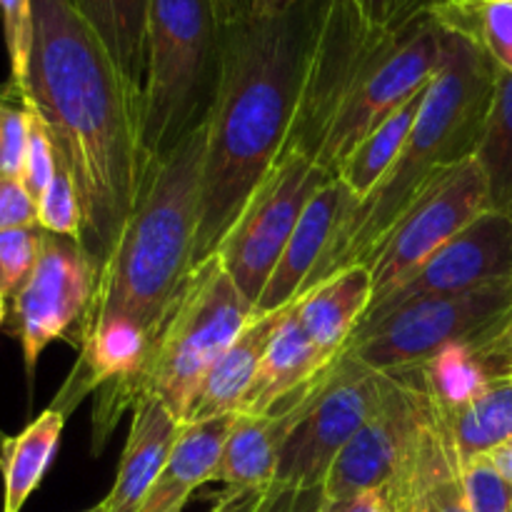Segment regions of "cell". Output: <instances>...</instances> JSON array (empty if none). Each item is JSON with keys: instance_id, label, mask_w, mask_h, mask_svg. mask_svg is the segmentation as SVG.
<instances>
[{"instance_id": "obj_1", "label": "cell", "mask_w": 512, "mask_h": 512, "mask_svg": "<svg viewBox=\"0 0 512 512\" xmlns=\"http://www.w3.org/2000/svg\"><path fill=\"white\" fill-rule=\"evenodd\" d=\"M23 98L45 120L83 210V248L103 268L153 165L140 98L70 0H33Z\"/></svg>"}, {"instance_id": "obj_2", "label": "cell", "mask_w": 512, "mask_h": 512, "mask_svg": "<svg viewBox=\"0 0 512 512\" xmlns=\"http://www.w3.org/2000/svg\"><path fill=\"white\" fill-rule=\"evenodd\" d=\"M323 5L310 0L290 13L248 15L223 28L218 83L205 115L195 265L218 250L283 153Z\"/></svg>"}, {"instance_id": "obj_3", "label": "cell", "mask_w": 512, "mask_h": 512, "mask_svg": "<svg viewBox=\"0 0 512 512\" xmlns=\"http://www.w3.org/2000/svg\"><path fill=\"white\" fill-rule=\"evenodd\" d=\"M498 70L495 60L475 40L443 28L440 65L430 80L408 143L378 188L355 203L305 290L345 265H365L380 238L440 173L473 158L488 118Z\"/></svg>"}, {"instance_id": "obj_4", "label": "cell", "mask_w": 512, "mask_h": 512, "mask_svg": "<svg viewBox=\"0 0 512 512\" xmlns=\"http://www.w3.org/2000/svg\"><path fill=\"white\" fill-rule=\"evenodd\" d=\"M203 153L205 118L153 160L133 213L98 270L78 338L98 320L125 318L158 340L195 268Z\"/></svg>"}, {"instance_id": "obj_5", "label": "cell", "mask_w": 512, "mask_h": 512, "mask_svg": "<svg viewBox=\"0 0 512 512\" xmlns=\"http://www.w3.org/2000/svg\"><path fill=\"white\" fill-rule=\"evenodd\" d=\"M220 45L223 28L210 0H150L140 95L150 160L205 118L218 83Z\"/></svg>"}, {"instance_id": "obj_6", "label": "cell", "mask_w": 512, "mask_h": 512, "mask_svg": "<svg viewBox=\"0 0 512 512\" xmlns=\"http://www.w3.org/2000/svg\"><path fill=\"white\" fill-rule=\"evenodd\" d=\"M255 315L218 255L200 260L185 280L153 345L143 398H158L180 423L193 408L205 375Z\"/></svg>"}, {"instance_id": "obj_7", "label": "cell", "mask_w": 512, "mask_h": 512, "mask_svg": "<svg viewBox=\"0 0 512 512\" xmlns=\"http://www.w3.org/2000/svg\"><path fill=\"white\" fill-rule=\"evenodd\" d=\"M512 313V280L480 285L443 298H420L360 323L345 353L378 373H398L448 345L488 343Z\"/></svg>"}, {"instance_id": "obj_8", "label": "cell", "mask_w": 512, "mask_h": 512, "mask_svg": "<svg viewBox=\"0 0 512 512\" xmlns=\"http://www.w3.org/2000/svg\"><path fill=\"white\" fill-rule=\"evenodd\" d=\"M440 50L443 28L433 13L418 15L400 28H380L315 165L338 178L340 165L360 140L433 80Z\"/></svg>"}, {"instance_id": "obj_9", "label": "cell", "mask_w": 512, "mask_h": 512, "mask_svg": "<svg viewBox=\"0 0 512 512\" xmlns=\"http://www.w3.org/2000/svg\"><path fill=\"white\" fill-rule=\"evenodd\" d=\"M385 373L343 353L315 383L280 453L275 488H323L340 450L373 418L385 395Z\"/></svg>"}, {"instance_id": "obj_10", "label": "cell", "mask_w": 512, "mask_h": 512, "mask_svg": "<svg viewBox=\"0 0 512 512\" xmlns=\"http://www.w3.org/2000/svg\"><path fill=\"white\" fill-rule=\"evenodd\" d=\"M328 180L330 175L305 155H280L220 240L215 255L253 305H258L305 205Z\"/></svg>"}, {"instance_id": "obj_11", "label": "cell", "mask_w": 512, "mask_h": 512, "mask_svg": "<svg viewBox=\"0 0 512 512\" xmlns=\"http://www.w3.org/2000/svg\"><path fill=\"white\" fill-rule=\"evenodd\" d=\"M485 210H490L488 183L478 160L468 158L440 173L405 208L365 260L373 275V305L388 298Z\"/></svg>"}, {"instance_id": "obj_12", "label": "cell", "mask_w": 512, "mask_h": 512, "mask_svg": "<svg viewBox=\"0 0 512 512\" xmlns=\"http://www.w3.org/2000/svg\"><path fill=\"white\" fill-rule=\"evenodd\" d=\"M98 268L83 243L45 233L38 265L28 283L10 300L8 330L20 343L25 375L33 380L35 365L48 345L75 338L95 293Z\"/></svg>"}, {"instance_id": "obj_13", "label": "cell", "mask_w": 512, "mask_h": 512, "mask_svg": "<svg viewBox=\"0 0 512 512\" xmlns=\"http://www.w3.org/2000/svg\"><path fill=\"white\" fill-rule=\"evenodd\" d=\"M385 378L388 385L380 408L330 465L323 483L328 503L383 490L403 468L425 430L433 425L435 410L425 393L390 375Z\"/></svg>"}, {"instance_id": "obj_14", "label": "cell", "mask_w": 512, "mask_h": 512, "mask_svg": "<svg viewBox=\"0 0 512 512\" xmlns=\"http://www.w3.org/2000/svg\"><path fill=\"white\" fill-rule=\"evenodd\" d=\"M498 280H512V215L485 210L388 298L375 303L363 323L383 318L413 300L465 293Z\"/></svg>"}, {"instance_id": "obj_15", "label": "cell", "mask_w": 512, "mask_h": 512, "mask_svg": "<svg viewBox=\"0 0 512 512\" xmlns=\"http://www.w3.org/2000/svg\"><path fill=\"white\" fill-rule=\"evenodd\" d=\"M355 203L358 198L345 188L343 180L330 178L328 183H323V188L305 205L258 305H255V313H273L300 298L310 275L328 255L340 225L353 213Z\"/></svg>"}, {"instance_id": "obj_16", "label": "cell", "mask_w": 512, "mask_h": 512, "mask_svg": "<svg viewBox=\"0 0 512 512\" xmlns=\"http://www.w3.org/2000/svg\"><path fill=\"white\" fill-rule=\"evenodd\" d=\"M315 383H310L308 388L298 390L295 395L285 398L270 413H235L233 428H230L228 440L223 445V455H220L218 470H215V480H220L225 485V490L275 488L280 453H283L290 430L300 420V413H303Z\"/></svg>"}, {"instance_id": "obj_17", "label": "cell", "mask_w": 512, "mask_h": 512, "mask_svg": "<svg viewBox=\"0 0 512 512\" xmlns=\"http://www.w3.org/2000/svg\"><path fill=\"white\" fill-rule=\"evenodd\" d=\"M380 493L388 512H473L458 453L438 418Z\"/></svg>"}, {"instance_id": "obj_18", "label": "cell", "mask_w": 512, "mask_h": 512, "mask_svg": "<svg viewBox=\"0 0 512 512\" xmlns=\"http://www.w3.org/2000/svg\"><path fill=\"white\" fill-rule=\"evenodd\" d=\"M373 293V275L368 265H345L305 290L293 303V315L315 348L328 360H338L368 315Z\"/></svg>"}, {"instance_id": "obj_19", "label": "cell", "mask_w": 512, "mask_h": 512, "mask_svg": "<svg viewBox=\"0 0 512 512\" xmlns=\"http://www.w3.org/2000/svg\"><path fill=\"white\" fill-rule=\"evenodd\" d=\"M183 423L153 395H145L133 408L128 440L113 490L105 495L110 512H138L150 488L163 473Z\"/></svg>"}, {"instance_id": "obj_20", "label": "cell", "mask_w": 512, "mask_h": 512, "mask_svg": "<svg viewBox=\"0 0 512 512\" xmlns=\"http://www.w3.org/2000/svg\"><path fill=\"white\" fill-rule=\"evenodd\" d=\"M290 305L273 310V313H255L250 318V323L240 330L238 338L228 345V350L205 375L185 423H203V420L220 418V415L238 413L240 403L263 363L265 350H268L275 330L288 315Z\"/></svg>"}, {"instance_id": "obj_21", "label": "cell", "mask_w": 512, "mask_h": 512, "mask_svg": "<svg viewBox=\"0 0 512 512\" xmlns=\"http://www.w3.org/2000/svg\"><path fill=\"white\" fill-rule=\"evenodd\" d=\"M333 363L335 360L325 358L315 348L313 340L305 335L303 325L298 323V318L293 315V305H290L288 315L283 318L280 328L275 330L273 340L265 350L263 363H260L258 373L250 383L238 413H270L285 398L315 383Z\"/></svg>"}, {"instance_id": "obj_22", "label": "cell", "mask_w": 512, "mask_h": 512, "mask_svg": "<svg viewBox=\"0 0 512 512\" xmlns=\"http://www.w3.org/2000/svg\"><path fill=\"white\" fill-rule=\"evenodd\" d=\"M233 420L235 413L203 420V423H183L178 443L163 473L158 475L138 512H183L190 495L200 485L215 480V470H218Z\"/></svg>"}, {"instance_id": "obj_23", "label": "cell", "mask_w": 512, "mask_h": 512, "mask_svg": "<svg viewBox=\"0 0 512 512\" xmlns=\"http://www.w3.org/2000/svg\"><path fill=\"white\" fill-rule=\"evenodd\" d=\"M385 375L425 393L435 413L440 415L465 408L475 398H480L495 380H500L490 375V370L480 363L470 345L460 343L438 350L433 358L415 368Z\"/></svg>"}, {"instance_id": "obj_24", "label": "cell", "mask_w": 512, "mask_h": 512, "mask_svg": "<svg viewBox=\"0 0 512 512\" xmlns=\"http://www.w3.org/2000/svg\"><path fill=\"white\" fill-rule=\"evenodd\" d=\"M70 3L103 40L128 88L140 98L145 80L150 0H70Z\"/></svg>"}, {"instance_id": "obj_25", "label": "cell", "mask_w": 512, "mask_h": 512, "mask_svg": "<svg viewBox=\"0 0 512 512\" xmlns=\"http://www.w3.org/2000/svg\"><path fill=\"white\" fill-rule=\"evenodd\" d=\"M65 418L60 410L48 408L18 435H10L3 463V512H20L35 493L58 453Z\"/></svg>"}, {"instance_id": "obj_26", "label": "cell", "mask_w": 512, "mask_h": 512, "mask_svg": "<svg viewBox=\"0 0 512 512\" xmlns=\"http://www.w3.org/2000/svg\"><path fill=\"white\" fill-rule=\"evenodd\" d=\"M435 418L448 433L460 468H465L512 438V380H495L473 403L453 413H435Z\"/></svg>"}, {"instance_id": "obj_27", "label": "cell", "mask_w": 512, "mask_h": 512, "mask_svg": "<svg viewBox=\"0 0 512 512\" xmlns=\"http://www.w3.org/2000/svg\"><path fill=\"white\" fill-rule=\"evenodd\" d=\"M428 85L420 93H415L408 103L400 105L395 113H390L383 123L375 125L360 140L358 148L345 158V163L340 165L338 180H343L345 188L358 200L368 198L378 188L380 180L388 175V170L393 168L395 160H398L400 150L405 148L410 133H413V125L418 120L420 110H423Z\"/></svg>"}, {"instance_id": "obj_28", "label": "cell", "mask_w": 512, "mask_h": 512, "mask_svg": "<svg viewBox=\"0 0 512 512\" xmlns=\"http://www.w3.org/2000/svg\"><path fill=\"white\" fill-rule=\"evenodd\" d=\"M473 158L488 183L490 210L512 215V73L498 70L483 135Z\"/></svg>"}, {"instance_id": "obj_29", "label": "cell", "mask_w": 512, "mask_h": 512, "mask_svg": "<svg viewBox=\"0 0 512 512\" xmlns=\"http://www.w3.org/2000/svg\"><path fill=\"white\" fill-rule=\"evenodd\" d=\"M433 15L443 28L475 40L500 70L512 73V0H448Z\"/></svg>"}, {"instance_id": "obj_30", "label": "cell", "mask_w": 512, "mask_h": 512, "mask_svg": "<svg viewBox=\"0 0 512 512\" xmlns=\"http://www.w3.org/2000/svg\"><path fill=\"white\" fill-rule=\"evenodd\" d=\"M43 240L45 230L40 225L0 230V293L8 300H13L33 275Z\"/></svg>"}, {"instance_id": "obj_31", "label": "cell", "mask_w": 512, "mask_h": 512, "mask_svg": "<svg viewBox=\"0 0 512 512\" xmlns=\"http://www.w3.org/2000/svg\"><path fill=\"white\" fill-rule=\"evenodd\" d=\"M38 225L45 233L65 235L83 243V210H80L78 190L60 160L53 180L38 198Z\"/></svg>"}, {"instance_id": "obj_32", "label": "cell", "mask_w": 512, "mask_h": 512, "mask_svg": "<svg viewBox=\"0 0 512 512\" xmlns=\"http://www.w3.org/2000/svg\"><path fill=\"white\" fill-rule=\"evenodd\" d=\"M30 115L23 95L8 83L0 88V178L23 180Z\"/></svg>"}, {"instance_id": "obj_33", "label": "cell", "mask_w": 512, "mask_h": 512, "mask_svg": "<svg viewBox=\"0 0 512 512\" xmlns=\"http://www.w3.org/2000/svg\"><path fill=\"white\" fill-rule=\"evenodd\" d=\"M0 15L10 60L8 85L23 95L33 53V0H0Z\"/></svg>"}, {"instance_id": "obj_34", "label": "cell", "mask_w": 512, "mask_h": 512, "mask_svg": "<svg viewBox=\"0 0 512 512\" xmlns=\"http://www.w3.org/2000/svg\"><path fill=\"white\" fill-rule=\"evenodd\" d=\"M25 100V98H23ZM30 115V130H28V150H25V168H23V183L30 190L35 200L45 193V188L53 180L55 170H58V155H55L53 138H50V130L45 125V120L40 118L38 110L25 100Z\"/></svg>"}, {"instance_id": "obj_35", "label": "cell", "mask_w": 512, "mask_h": 512, "mask_svg": "<svg viewBox=\"0 0 512 512\" xmlns=\"http://www.w3.org/2000/svg\"><path fill=\"white\" fill-rule=\"evenodd\" d=\"M463 480L473 512H512V483L488 455L465 465Z\"/></svg>"}, {"instance_id": "obj_36", "label": "cell", "mask_w": 512, "mask_h": 512, "mask_svg": "<svg viewBox=\"0 0 512 512\" xmlns=\"http://www.w3.org/2000/svg\"><path fill=\"white\" fill-rule=\"evenodd\" d=\"M38 225V200L20 178H0V230Z\"/></svg>"}, {"instance_id": "obj_37", "label": "cell", "mask_w": 512, "mask_h": 512, "mask_svg": "<svg viewBox=\"0 0 512 512\" xmlns=\"http://www.w3.org/2000/svg\"><path fill=\"white\" fill-rule=\"evenodd\" d=\"M365 18L380 28H400L418 15L433 13L448 0H355Z\"/></svg>"}, {"instance_id": "obj_38", "label": "cell", "mask_w": 512, "mask_h": 512, "mask_svg": "<svg viewBox=\"0 0 512 512\" xmlns=\"http://www.w3.org/2000/svg\"><path fill=\"white\" fill-rule=\"evenodd\" d=\"M473 353L478 355L480 363L490 370L493 378H505L512 370V313L505 320L503 328L488 340V343L473 348Z\"/></svg>"}, {"instance_id": "obj_39", "label": "cell", "mask_w": 512, "mask_h": 512, "mask_svg": "<svg viewBox=\"0 0 512 512\" xmlns=\"http://www.w3.org/2000/svg\"><path fill=\"white\" fill-rule=\"evenodd\" d=\"M325 493L323 488L308 490H285L275 488L273 498L265 512H323Z\"/></svg>"}, {"instance_id": "obj_40", "label": "cell", "mask_w": 512, "mask_h": 512, "mask_svg": "<svg viewBox=\"0 0 512 512\" xmlns=\"http://www.w3.org/2000/svg\"><path fill=\"white\" fill-rule=\"evenodd\" d=\"M273 490H225L210 512H263Z\"/></svg>"}, {"instance_id": "obj_41", "label": "cell", "mask_w": 512, "mask_h": 512, "mask_svg": "<svg viewBox=\"0 0 512 512\" xmlns=\"http://www.w3.org/2000/svg\"><path fill=\"white\" fill-rule=\"evenodd\" d=\"M323 512H388V505H385L380 490H370V493L355 495V498L340 500V503H328L325 500Z\"/></svg>"}, {"instance_id": "obj_42", "label": "cell", "mask_w": 512, "mask_h": 512, "mask_svg": "<svg viewBox=\"0 0 512 512\" xmlns=\"http://www.w3.org/2000/svg\"><path fill=\"white\" fill-rule=\"evenodd\" d=\"M218 15L220 28H230V25L240 23L243 18H248L250 8H253V0H210Z\"/></svg>"}, {"instance_id": "obj_43", "label": "cell", "mask_w": 512, "mask_h": 512, "mask_svg": "<svg viewBox=\"0 0 512 512\" xmlns=\"http://www.w3.org/2000/svg\"><path fill=\"white\" fill-rule=\"evenodd\" d=\"M310 3V0H253V8L250 15H258V18H273V15L290 13L298 5Z\"/></svg>"}, {"instance_id": "obj_44", "label": "cell", "mask_w": 512, "mask_h": 512, "mask_svg": "<svg viewBox=\"0 0 512 512\" xmlns=\"http://www.w3.org/2000/svg\"><path fill=\"white\" fill-rule=\"evenodd\" d=\"M488 458L493 460L495 468L503 473V478H508L512 483V438L508 440V443L500 445V448H495Z\"/></svg>"}, {"instance_id": "obj_45", "label": "cell", "mask_w": 512, "mask_h": 512, "mask_svg": "<svg viewBox=\"0 0 512 512\" xmlns=\"http://www.w3.org/2000/svg\"><path fill=\"white\" fill-rule=\"evenodd\" d=\"M5 320H8V298L0 293V325H3Z\"/></svg>"}, {"instance_id": "obj_46", "label": "cell", "mask_w": 512, "mask_h": 512, "mask_svg": "<svg viewBox=\"0 0 512 512\" xmlns=\"http://www.w3.org/2000/svg\"><path fill=\"white\" fill-rule=\"evenodd\" d=\"M8 438L10 435H5L3 430H0V463H3V453H5V445H8Z\"/></svg>"}, {"instance_id": "obj_47", "label": "cell", "mask_w": 512, "mask_h": 512, "mask_svg": "<svg viewBox=\"0 0 512 512\" xmlns=\"http://www.w3.org/2000/svg\"><path fill=\"white\" fill-rule=\"evenodd\" d=\"M83 512H110V510H108V503H105V500H100L98 505H93V508H88V510H83Z\"/></svg>"}, {"instance_id": "obj_48", "label": "cell", "mask_w": 512, "mask_h": 512, "mask_svg": "<svg viewBox=\"0 0 512 512\" xmlns=\"http://www.w3.org/2000/svg\"><path fill=\"white\" fill-rule=\"evenodd\" d=\"M505 378H508V380H512V370H510V373H508V375H505Z\"/></svg>"}, {"instance_id": "obj_49", "label": "cell", "mask_w": 512, "mask_h": 512, "mask_svg": "<svg viewBox=\"0 0 512 512\" xmlns=\"http://www.w3.org/2000/svg\"><path fill=\"white\" fill-rule=\"evenodd\" d=\"M273 490H275V488H273ZM270 498H273V495H270ZM268 505H270V500H268ZM268 505H265V510H268ZM265 510H263V512H265Z\"/></svg>"}]
</instances>
